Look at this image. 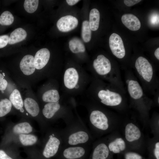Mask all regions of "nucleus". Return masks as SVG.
I'll use <instances>...</instances> for the list:
<instances>
[{"label":"nucleus","mask_w":159,"mask_h":159,"mask_svg":"<svg viewBox=\"0 0 159 159\" xmlns=\"http://www.w3.org/2000/svg\"><path fill=\"white\" fill-rule=\"evenodd\" d=\"M33 55L27 54L21 59L19 66L9 71L14 81L21 89L32 88L40 80L34 63Z\"/></svg>","instance_id":"1"},{"label":"nucleus","mask_w":159,"mask_h":159,"mask_svg":"<svg viewBox=\"0 0 159 159\" xmlns=\"http://www.w3.org/2000/svg\"><path fill=\"white\" fill-rule=\"evenodd\" d=\"M0 93L7 98L14 109L28 116L24 106L22 90L14 81L8 71L0 67Z\"/></svg>","instance_id":"2"},{"label":"nucleus","mask_w":159,"mask_h":159,"mask_svg":"<svg viewBox=\"0 0 159 159\" xmlns=\"http://www.w3.org/2000/svg\"><path fill=\"white\" fill-rule=\"evenodd\" d=\"M66 124V127L61 131L63 145H90L91 135L82 122L71 120Z\"/></svg>","instance_id":"3"},{"label":"nucleus","mask_w":159,"mask_h":159,"mask_svg":"<svg viewBox=\"0 0 159 159\" xmlns=\"http://www.w3.org/2000/svg\"><path fill=\"white\" fill-rule=\"evenodd\" d=\"M55 81L50 80L38 90L36 96L43 105L51 102H60V97Z\"/></svg>","instance_id":"4"},{"label":"nucleus","mask_w":159,"mask_h":159,"mask_svg":"<svg viewBox=\"0 0 159 159\" xmlns=\"http://www.w3.org/2000/svg\"><path fill=\"white\" fill-rule=\"evenodd\" d=\"M63 145L61 131L51 134L48 136L42 151V159H50L57 156Z\"/></svg>","instance_id":"5"},{"label":"nucleus","mask_w":159,"mask_h":159,"mask_svg":"<svg viewBox=\"0 0 159 159\" xmlns=\"http://www.w3.org/2000/svg\"><path fill=\"white\" fill-rule=\"evenodd\" d=\"M22 94L24 108L28 115L34 118L42 116L39 101L32 88L22 90Z\"/></svg>","instance_id":"6"},{"label":"nucleus","mask_w":159,"mask_h":159,"mask_svg":"<svg viewBox=\"0 0 159 159\" xmlns=\"http://www.w3.org/2000/svg\"><path fill=\"white\" fill-rule=\"evenodd\" d=\"M90 145H63L57 155L58 159H88Z\"/></svg>","instance_id":"7"},{"label":"nucleus","mask_w":159,"mask_h":159,"mask_svg":"<svg viewBox=\"0 0 159 159\" xmlns=\"http://www.w3.org/2000/svg\"><path fill=\"white\" fill-rule=\"evenodd\" d=\"M89 120L92 127L100 132H106L110 127V122L108 117L101 110H92L89 114Z\"/></svg>","instance_id":"8"},{"label":"nucleus","mask_w":159,"mask_h":159,"mask_svg":"<svg viewBox=\"0 0 159 159\" xmlns=\"http://www.w3.org/2000/svg\"><path fill=\"white\" fill-rule=\"evenodd\" d=\"M34 57V63L40 80L45 77L47 66L50 57V53L47 48H43L38 51Z\"/></svg>","instance_id":"9"},{"label":"nucleus","mask_w":159,"mask_h":159,"mask_svg":"<svg viewBox=\"0 0 159 159\" xmlns=\"http://www.w3.org/2000/svg\"><path fill=\"white\" fill-rule=\"evenodd\" d=\"M97 96L100 102L107 106H117L122 101V98L119 94L108 89L100 90L97 93Z\"/></svg>","instance_id":"10"},{"label":"nucleus","mask_w":159,"mask_h":159,"mask_svg":"<svg viewBox=\"0 0 159 159\" xmlns=\"http://www.w3.org/2000/svg\"><path fill=\"white\" fill-rule=\"evenodd\" d=\"M135 67L139 75L145 81L150 82L153 75V67L145 58L139 57L136 60Z\"/></svg>","instance_id":"11"},{"label":"nucleus","mask_w":159,"mask_h":159,"mask_svg":"<svg viewBox=\"0 0 159 159\" xmlns=\"http://www.w3.org/2000/svg\"><path fill=\"white\" fill-rule=\"evenodd\" d=\"M88 159H113L106 141L101 140L95 143Z\"/></svg>","instance_id":"12"},{"label":"nucleus","mask_w":159,"mask_h":159,"mask_svg":"<svg viewBox=\"0 0 159 159\" xmlns=\"http://www.w3.org/2000/svg\"><path fill=\"white\" fill-rule=\"evenodd\" d=\"M109 44L112 53L117 57L122 59L124 57L125 48L122 40L119 35L112 34L109 38Z\"/></svg>","instance_id":"13"},{"label":"nucleus","mask_w":159,"mask_h":159,"mask_svg":"<svg viewBox=\"0 0 159 159\" xmlns=\"http://www.w3.org/2000/svg\"><path fill=\"white\" fill-rule=\"evenodd\" d=\"M62 109L60 102L45 103L41 110L42 116L47 120H50L59 116Z\"/></svg>","instance_id":"14"},{"label":"nucleus","mask_w":159,"mask_h":159,"mask_svg":"<svg viewBox=\"0 0 159 159\" xmlns=\"http://www.w3.org/2000/svg\"><path fill=\"white\" fill-rule=\"evenodd\" d=\"M79 79V72L74 68H69L65 71L63 82L66 88L70 90L74 89L77 86Z\"/></svg>","instance_id":"15"},{"label":"nucleus","mask_w":159,"mask_h":159,"mask_svg":"<svg viewBox=\"0 0 159 159\" xmlns=\"http://www.w3.org/2000/svg\"><path fill=\"white\" fill-rule=\"evenodd\" d=\"M93 67L99 75H104L111 71V66L110 60L104 55H98L93 62Z\"/></svg>","instance_id":"16"},{"label":"nucleus","mask_w":159,"mask_h":159,"mask_svg":"<svg viewBox=\"0 0 159 159\" xmlns=\"http://www.w3.org/2000/svg\"><path fill=\"white\" fill-rule=\"evenodd\" d=\"M78 20L75 17L67 15L61 17L57 21V27L60 31L67 32L71 31L77 27Z\"/></svg>","instance_id":"17"},{"label":"nucleus","mask_w":159,"mask_h":159,"mask_svg":"<svg viewBox=\"0 0 159 159\" xmlns=\"http://www.w3.org/2000/svg\"><path fill=\"white\" fill-rule=\"evenodd\" d=\"M125 138L127 141L133 143L139 140L141 137V131L139 128L132 122L126 124L125 129Z\"/></svg>","instance_id":"18"},{"label":"nucleus","mask_w":159,"mask_h":159,"mask_svg":"<svg viewBox=\"0 0 159 159\" xmlns=\"http://www.w3.org/2000/svg\"><path fill=\"white\" fill-rule=\"evenodd\" d=\"M109 151L113 154H123L127 150L126 143L122 138L118 137L107 143Z\"/></svg>","instance_id":"19"},{"label":"nucleus","mask_w":159,"mask_h":159,"mask_svg":"<svg viewBox=\"0 0 159 159\" xmlns=\"http://www.w3.org/2000/svg\"><path fill=\"white\" fill-rule=\"evenodd\" d=\"M121 21L126 27L132 31L138 30L141 27V23L139 19L131 14L123 15L121 17Z\"/></svg>","instance_id":"20"},{"label":"nucleus","mask_w":159,"mask_h":159,"mask_svg":"<svg viewBox=\"0 0 159 159\" xmlns=\"http://www.w3.org/2000/svg\"><path fill=\"white\" fill-rule=\"evenodd\" d=\"M127 89L130 97L133 99L138 100L143 95L142 88L138 82L133 80H127Z\"/></svg>","instance_id":"21"},{"label":"nucleus","mask_w":159,"mask_h":159,"mask_svg":"<svg viewBox=\"0 0 159 159\" xmlns=\"http://www.w3.org/2000/svg\"><path fill=\"white\" fill-rule=\"evenodd\" d=\"M27 33L24 29L19 28L15 29L9 37L8 44H13L21 42L26 38Z\"/></svg>","instance_id":"22"},{"label":"nucleus","mask_w":159,"mask_h":159,"mask_svg":"<svg viewBox=\"0 0 159 159\" xmlns=\"http://www.w3.org/2000/svg\"><path fill=\"white\" fill-rule=\"evenodd\" d=\"M33 128L31 124L27 122H23L15 125L12 129L13 132L15 134H29L33 131Z\"/></svg>","instance_id":"23"},{"label":"nucleus","mask_w":159,"mask_h":159,"mask_svg":"<svg viewBox=\"0 0 159 159\" xmlns=\"http://www.w3.org/2000/svg\"><path fill=\"white\" fill-rule=\"evenodd\" d=\"M100 13L95 8L92 9L90 11L89 17V24L91 30H97L99 26Z\"/></svg>","instance_id":"24"},{"label":"nucleus","mask_w":159,"mask_h":159,"mask_svg":"<svg viewBox=\"0 0 159 159\" xmlns=\"http://www.w3.org/2000/svg\"><path fill=\"white\" fill-rule=\"evenodd\" d=\"M69 47L71 51L74 53L84 52L85 48L84 44L80 39L74 37L69 42Z\"/></svg>","instance_id":"25"},{"label":"nucleus","mask_w":159,"mask_h":159,"mask_svg":"<svg viewBox=\"0 0 159 159\" xmlns=\"http://www.w3.org/2000/svg\"><path fill=\"white\" fill-rule=\"evenodd\" d=\"M19 138L21 143L24 146H32L37 143L38 138L35 135L29 134L19 135Z\"/></svg>","instance_id":"26"},{"label":"nucleus","mask_w":159,"mask_h":159,"mask_svg":"<svg viewBox=\"0 0 159 159\" xmlns=\"http://www.w3.org/2000/svg\"><path fill=\"white\" fill-rule=\"evenodd\" d=\"M91 30L90 28L89 21H84L82 23L81 35L82 38L85 42L90 41L91 38Z\"/></svg>","instance_id":"27"},{"label":"nucleus","mask_w":159,"mask_h":159,"mask_svg":"<svg viewBox=\"0 0 159 159\" xmlns=\"http://www.w3.org/2000/svg\"><path fill=\"white\" fill-rule=\"evenodd\" d=\"M14 21L12 14L8 11H4L0 16V25L9 26L12 24Z\"/></svg>","instance_id":"28"},{"label":"nucleus","mask_w":159,"mask_h":159,"mask_svg":"<svg viewBox=\"0 0 159 159\" xmlns=\"http://www.w3.org/2000/svg\"><path fill=\"white\" fill-rule=\"evenodd\" d=\"M38 0H26L24 4V7L28 13H32L37 9L39 4Z\"/></svg>","instance_id":"29"},{"label":"nucleus","mask_w":159,"mask_h":159,"mask_svg":"<svg viewBox=\"0 0 159 159\" xmlns=\"http://www.w3.org/2000/svg\"><path fill=\"white\" fill-rule=\"evenodd\" d=\"M123 154L124 159H147L140 153L132 150H127Z\"/></svg>","instance_id":"30"},{"label":"nucleus","mask_w":159,"mask_h":159,"mask_svg":"<svg viewBox=\"0 0 159 159\" xmlns=\"http://www.w3.org/2000/svg\"><path fill=\"white\" fill-rule=\"evenodd\" d=\"M159 13L156 12H153L149 15L148 22L149 24L153 27L159 26Z\"/></svg>","instance_id":"31"},{"label":"nucleus","mask_w":159,"mask_h":159,"mask_svg":"<svg viewBox=\"0 0 159 159\" xmlns=\"http://www.w3.org/2000/svg\"><path fill=\"white\" fill-rule=\"evenodd\" d=\"M149 159H159V142L155 143L154 148L150 150Z\"/></svg>","instance_id":"32"},{"label":"nucleus","mask_w":159,"mask_h":159,"mask_svg":"<svg viewBox=\"0 0 159 159\" xmlns=\"http://www.w3.org/2000/svg\"><path fill=\"white\" fill-rule=\"evenodd\" d=\"M0 159H15L14 157H12L8 155L4 151L0 150Z\"/></svg>","instance_id":"33"},{"label":"nucleus","mask_w":159,"mask_h":159,"mask_svg":"<svg viewBox=\"0 0 159 159\" xmlns=\"http://www.w3.org/2000/svg\"><path fill=\"white\" fill-rule=\"evenodd\" d=\"M141 0H125L124 2L125 4L127 6H131L138 3Z\"/></svg>","instance_id":"34"},{"label":"nucleus","mask_w":159,"mask_h":159,"mask_svg":"<svg viewBox=\"0 0 159 159\" xmlns=\"http://www.w3.org/2000/svg\"><path fill=\"white\" fill-rule=\"evenodd\" d=\"M80 0H67L66 1L67 4L70 6H72L77 3Z\"/></svg>","instance_id":"35"},{"label":"nucleus","mask_w":159,"mask_h":159,"mask_svg":"<svg viewBox=\"0 0 159 159\" xmlns=\"http://www.w3.org/2000/svg\"><path fill=\"white\" fill-rule=\"evenodd\" d=\"M155 56L158 60H159V48H158L154 52Z\"/></svg>","instance_id":"36"},{"label":"nucleus","mask_w":159,"mask_h":159,"mask_svg":"<svg viewBox=\"0 0 159 159\" xmlns=\"http://www.w3.org/2000/svg\"><path fill=\"white\" fill-rule=\"evenodd\" d=\"M158 103H159V97H158Z\"/></svg>","instance_id":"37"}]
</instances>
